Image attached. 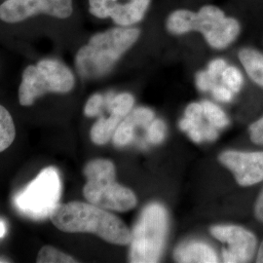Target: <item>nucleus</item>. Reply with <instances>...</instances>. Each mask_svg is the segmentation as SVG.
I'll return each mask as SVG.
<instances>
[{
	"mask_svg": "<svg viewBox=\"0 0 263 263\" xmlns=\"http://www.w3.org/2000/svg\"><path fill=\"white\" fill-rule=\"evenodd\" d=\"M62 180L55 167L42 170L37 177L13 198L14 207L22 216L32 220H44L60 204Z\"/></svg>",
	"mask_w": 263,
	"mask_h": 263,
	"instance_id": "obj_8",
	"label": "nucleus"
},
{
	"mask_svg": "<svg viewBox=\"0 0 263 263\" xmlns=\"http://www.w3.org/2000/svg\"><path fill=\"white\" fill-rule=\"evenodd\" d=\"M204 111L202 104H189L185 110V114L183 119L179 123V127L182 131L188 132L190 129L199 126L203 123Z\"/></svg>",
	"mask_w": 263,
	"mask_h": 263,
	"instance_id": "obj_20",
	"label": "nucleus"
},
{
	"mask_svg": "<svg viewBox=\"0 0 263 263\" xmlns=\"http://www.w3.org/2000/svg\"><path fill=\"white\" fill-rule=\"evenodd\" d=\"M135 104V99L129 93L115 94L113 92H108L104 95V107L108 112L116 114L121 118H125Z\"/></svg>",
	"mask_w": 263,
	"mask_h": 263,
	"instance_id": "obj_15",
	"label": "nucleus"
},
{
	"mask_svg": "<svg viewBox=\"0 0 263 263\" xmlns=\"http://www.w3.org/2000/svg\"><path fill=\"white\" fill-rule=\"evenodd\" d=\"M74 86L76 76L64 62L54 57L43 58L23 70L19 86L20 104L30 106L47 94H68Z\"/></svg>",
	"mask_w": 263,
	"mask_h": 263,
	"instance_id": "obj_5",
	"label": "nucleus"
},
{
	"mask_svg": "<svg viewBox=\"0 0 263 263\" xmlns=\"http://www.w3.org/2000/svg\"><path fill=\"white\" fill-rule=\"evenodd\" d=\"M166 137V125L160 119L152 120L147 129V140L151 143L158 144L164 141Z\"/></svg>",
	"mask_w": 263,
	"mask_h": 263,
	"instance_id": "obj_23",
	"label": "nucleus"
},
{
	"mask_svg": "<svg viewBox=\"0 0 263 263\" xmlns=\"http://www.w3.org/2000/svg\"><path fill=\"white\" fill-rule=\"evenodd\" d=\"M174 255L178 262H218V256L215 250L211 246L200 241H188L179 245Z\"/></svg>",
	"mask_w": 263,
	"mask_h": 263,
	"instance_id": "obj_12",
	"label": "nucleus"
},
{
	"mask_svg": "<svg viewBox=\"0 0 263 263\" xmlns=\"http://www.w3.org/2000/svg\"><path fill=\"white\" fill-rule=\"evenodd\" d=\"M219 160L233 173L237 182L242 186H250L263 180V152L226 151Z\"/></svg>",
	"mask_w": 263,
	"mask_h": 263,
	"instance_id": "obj_11",
	"label": "nucleus"
},
{
	"mask_svg": "<svg viewBox=\"0 0 263 263\" xmlns=\"http://www.w3.org/2000/svg\"><path fill=\"white\" fill-rule=\"evenodd\" d=\"M254 214L258 220L263 221V189L256 200L255 208H254Z\"/></svg>",
	"mask_w": 263,
	"mask_h": 263,
	"instance_id": "obj_29",
	"label": "nucleus"
},
{
	"mask_svg": "<svg viewBox=\"0 0 263 263\" xmlns=\"http://www.w3.org/2000/svg\"><path fill=\"white\" fill-rule=\"evenodd\" d=\"M1 262H9V260H7L6 258H0V263Z\"/></svg>",
	"mask_w": 263,
	"mask_h": 263,
	"instance_id": "obj_32",
	"label": "nucleus"
},
{
	"mask_svg": "<svg viewBox=\"0 0 263 263\" xmlns=\"http://www.w3.org/2000/svg\"><path fill=\"white\" fill-rule=\"evenodd\" d=\"M216 79L206 71H201L196 76V84L201 91H209L216 86Z\"/></svg>",
	"mask_w": 263,
	"mask_h": 263,
	"instance_id": "obj_25",
	"label": "nucleus"
},
{
	"mask_svg": "<svg viewBox=\"0 0 263 263\" xmlns=\"http://www.w3.org/2000/svg\"><path fill=\"white\" fill-rule=\"evenodd\" d=\"M202 106L204 116L207 118L208 122L216 127V129H222L229 124V120L226 113L216 104L205 101L202 103Z\"/></svg>",
	"mask_w": 263,
	"mask_h": 263,
	"instance_id": "obj_19",
	"label": "nucleus"
},
{
	"mask_svg": "<svg viewBox=\"0 0 263 263\" xmlns=\"http://www.w3.org/2000/svg\"><path fill=\"white\" fill-rule=\"evenodd\" d=\"M104 95L94 94L89 98L85 105L84 114L87 117H96L104 109Z\"/></svg>",
	"mask_w": 263,
	"mask_h": 263,
	"instance_id": "obj_24",
	"label": "nucleus"
},
{
	"mask_svg": "<svg viewBox=\"0 0 263 263\" xmlns=\"http://www.w3.org/2000/svg\"><path fill=\"white\" fill-rule=\"evenodd\" d=\"M149 4L151 0H88V11L97 19L132 27L143 19Z\"/></svg>",
	"mask_w": 263,
	"mask_h": 263,
	"instance_id": "obj_9",
	"label": "nucleus"
},
{
	"mask_svg": "<svg viewBox=\"0 0 263 263\" xmlns=\"http://www.w3.org/2000/svg\"><path fill=\"white\" fill-rule=\"evenodd\" d=\"M50 220L66 233H92L105 242L120 246L131 242V231L122 220L92 203L74 201L59 204Z\"/></svg>",
	"mask_w": 263,
	"mask_h": 263,
	"instance_id": "obj_2",
	"label": "nucleus"
},
{
	"mask_svg": "<svg viewBox=\"0 0 263 263\" xmlns=\"http://www.w3.org/2000/svg\"><path fill=\"white\" fill-rule=\"evenodd\" d=\"M140 33L139 28L118 26L95 33L76 53L77 73L88 80L107 76L137 42Z\"/></svg>",
	"mask_w": 263,
	"mask_h": 263,
	"instance_id": "obj_3",
	"label": "nucleus"
},
{
	"mask_svg": "<svg viewBox=\"0 0 263 263\" xmlns=\"http://www.w3.org/2000/svg\"><path fill=\"white\" fill-rule=\"evenodd\" d=\"M250 132L251 140L254 141V143L263 144V118L254 122L250 127Z\"/></svg>",
	"mask_w": 263,
	"mask_h": 263,
	"instance_id": "obj_27",
	"label": "nucleus"
},
{
	"mask_svg": "<svg viewBox=\"0 0 263 263\" xmlns=\"http://www.w3.org/2000/svg\"><path fill=\"white\" fill-rule=\"evenodd\" d=\"M15 138L16 128L12 115L0 104V152L9 148Z\"/></svg>",
	"mask_w": 263,
	"mask_h": 263,
	"instance_id": "obj_16",
	"label": "nucleus"
},
{
	"mask_svg": "<svg viewBox=\"0 0 263 263\" xmlns=\"http://www.w3.org/2000/svg\"><path fill=\"white\" fill-rule=\"evenodd\" d=\"M213 95L215 97V99L217 100L218 102H222V103H228L232 100L233 98V92L226 86H219L216 85L214 86V88L212 89Z\"/></svg>",
	"mask_w": 263,
	"mask_h": 263,
	"instance_id": "obj_26",
	"label": "nucleus"
},
{
	"mask_svg": "<svg viewBox=\"0 0 263 263\" xmlns=\"http://www.w3.org/2000/svg\"><path fill=\"white\" fill-rule=\"evenodd\" d=\"M211 233L226 245L222 250L224 262H249L254 257L256 238L249 230L240 226H217L211 228Z\"/></svg>",
	"mask_w": 263,
	"mask_h": 263,
	"instance_id": "obj_10",
	"label": "nucleus"
},
{
	"mask_svg": "<svg viewBox=\"0 0 263 263\" xmlns=\"http://www.w3.org/2000/svg\"><path fill=\"white\" fill-rule=\"evenodd\" d=\"M239 59L249 76L263 88V54L245 48L239 52Z\"/></svg>",
	"mask_w": 263,
	"mask_h": 263,
	"instance_id": "obj_14",
	"label": "nucleus"
},
{
	"mask_svg": "<svg viewBox=\"0 0 263 263\" xmlns=\"http://www.w3.org/2000/svg\"><path fill=\"white\" fill-rule=\"evenodd\" d=\"M7 232V228H6V223L4 221L0 220V238H3Z\"/></svg>",
	"mask_w": 263,
	"mask_h": 263,
	"instance_id": "obj_30",
	"label": "nucleus"
},
{
	"mask_svg": "<svg viewBox=\"0 0 263 263\" xmlns=\"http://www.w3.org/2000/svg\"><path fill=\"white\" fill-rule=\"evenodd\" d=\"M84 175L87 182L83 193L89 203L115 212H127L136 207L135 193L116 182V171L111 161H90L85 166Z\"/></svg>",
	"mask_w": 263,
	"mask_h": 263,
	"instance_id": "obj_6",
	"label": "nucleus"
},
{
	"mask_svg": "<svg viewBox=\"0 0 263 263\" xmlns=\"http://www.w3.org/2000/svg\"><path fill=\"white\" fill-rule=\"evenodd\" d=\"M122 120L123 118L120 116L113 113H110L109 117L102 116L91 129V140L98 145L107 143L110 139H112L114 132Z\"/></svg>",
	"mask_w": 263,
	"mask_h": 263,
	"instance_id": "obj_13",
	"label": "nucleus"
},
{
	"mask_svg": "<svg viewBox=\"0 0 263 263\" xmlns=\"http://www.w3.org/2000/svg\"><path fill=\"white\" fill-rule=\"evenodd\" d=\"M168 220V213L161 204L152 203L143 209L131 232V262L159 261L166 241Z\"/></svg>",
	"mask_w": 263,
	"mask_h": 263,
	"instance_id": "obj_7",
	"label": "nucleus"
},
{
	"mask_svg": "<svg viewBox=\"0 0 263 263\" xmlns=\"http://www.w3.org/2000/svg\"><path fill=\"white\" fill-rule=\"evenodd\" d=\"M126 118L137 127L147 126L154 118L153 111L146 107H139L129 113Z\"/></svg>",
	"mask_w": 263,
	"mask_h": 263,
	"instance_id": "obj_22",
	"label": "nucleus"
},
{
	"mask_svg": "<svg viewBox=\"0 0 263 263\" xmlns=\"http://www.w3.org/2000/svg\"><path fill=\"white\" fill-rule=\"evenodd\" d=\"M135 126L126 117L123 119L112 136V141L115 146L123 147L130 144L135 139Z\"/></svg>",
	"mask_w": 263,
	"mask_h": 263,
	"instance_id": "obj_18",
	"label": "nucleus"
},
{
	"mask_svg": "<svg viewBox=\"0 0 263 263\" xmlns=\"http://www.w3.org/2000/svg\"><path fill=\"white\" fill-rule=\"evenodd\" d=\"M226 61L221 59H216L215 61L211 62L210 65L208 66L207 71L210 73V76H213L215 79H217V77L221 76L223 70L226 67Z\"/></svg>",
	"mask_w": 263,
	"mask_h": 263,
	"instance_id": "obj_28",
	"label": "nucleus"
},
{
	"mask_svg": "<svg viewBox=\"0 0 263 263\" xmlns=\"http://www.w3.org/2000/svg\"><path fill=\"white\" fill-rule=\"evenodd\" d=\"M37 263H76L77 260L72 256L61 252L52 246H44L38 253Z\"/></svg>",
	"mask_w": 263,
	"mask_h": 263,
	"instance_id": "obj_17",
	"label": "nucleus"
},
{
	"mask_svg": "<svg viewBox=\"0 0 263 263\" xmlns=\"http://www.w3.org/2000/svg\"><path fill=\"white\" fill-rule=\"evenodd\" d=\"M222 81L233 93H237L243 86V76L238 68L234 66H226V69L221 73Z\"/></svg>",
	"mask_w": 263,
	"mask_h": 263,
	"instance_id": "obj_21",
	"label": "nucleus"
},
{
	"mask_svg": "<svg viewBox=\"0 0 263 263\" xmlns=\"http://www.w3.org/2000/svg\"><path fill=\"white\" fill-rule=\"evenodd\" d=\"M76 10L74 0H0V34H56Z\"/></svg>",
	"mask_w": 263,
	"mask_h": 263,
	"instance_id": "obj_1",
	"label": "nucleus"
},
{
	"mask_svg": "<svg viewBox=\"0 0 263 263\" xmlns=\"http://www.w3.org/2000/svg\"><path fill=\"white\" fill-rule=\"evenodd\" d=\"M167 28L173 34L200 31L213 48L223 49L235 40L240 25L233 18H226L218 7L207 5L199 12L180 9L173 12L167 20Z\"/></svg>",
	"mask_w": 263,
	"mask_h": 263,
	"instance_id": "obj_4",
	"label": "nucleus"
},
{
	"mask_svg": "<svg viewBox=\"0 0 263 263\" xmlns=\"http://www.w3.org/2000/svg\"><path fill=\"white\" fill-rule=\"evenodd\" d=\"M256 261H257V262L263 263V242L261 243V245H260V247H259Z\"/></svg>",
	"mask_w": 263,
	"mask_h": 263,
	"instance_id": "obj_31",
	"label": "nucleus"
}]
</instances>
